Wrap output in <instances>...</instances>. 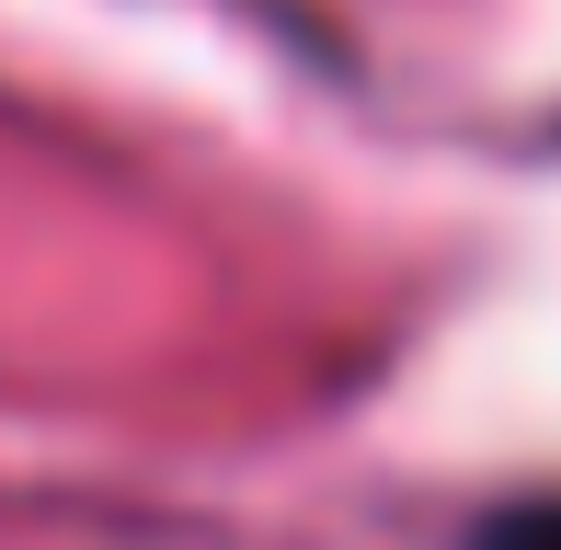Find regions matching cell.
<instances>
[{"mask_svg": "<svg viewBox=\"0 0 561 550\" xmlns=\"http://www.w3.org/2000/svg\"><path fill=\"white\" fill-rule=\"evenodd\" d=\"M470 550H561V505H504Z\"/></svg>", "mask_w": 561, "mask_h": 550, "instance_id": "6da1fadb", "label": "cell"}]
</instances>
